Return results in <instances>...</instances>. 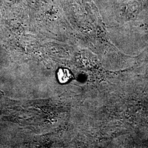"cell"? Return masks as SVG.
Here are the masks:
<instances>
[{
  "instance_id": "obj_1",
  "label": "cell",
  "mask_w": 148,
  "mask_h": 148,
  "mask_svg": "<svg viewBox=\"0 0 148 148\" xmlns=\"http://www.w3.org/2000/svg\"><path fill=\"white\" fill-rule=\"evenodd\" d=\"M71 77V74L67 69H60L58 73V78L61 83L68 82Z\"/></svg>"
}]
</instances>
